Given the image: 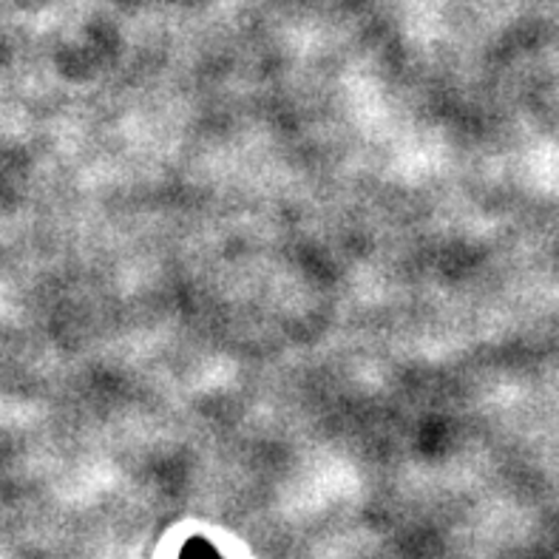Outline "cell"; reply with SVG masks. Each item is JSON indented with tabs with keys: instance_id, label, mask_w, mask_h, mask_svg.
I'll use <instances>...</instances> for the list:
<instances>
[{
	"instance_id": "1",
	"label": "cell",
	"mask_w": 559,
	"mask_h": 559,
	"mask_svg": "<svg viewBox=\"0 0 559 559\" xmlns=\"http://www.w3.org/2000/svg\"><path fill=\"white\" fill-rule=\"evenodd\" d=\"M179 559H222V557L216 551H213L211 546H207L205 539L193 537V539H188V543H185V548H182V554H179Z\"/></svg>"
}]
</instances>
